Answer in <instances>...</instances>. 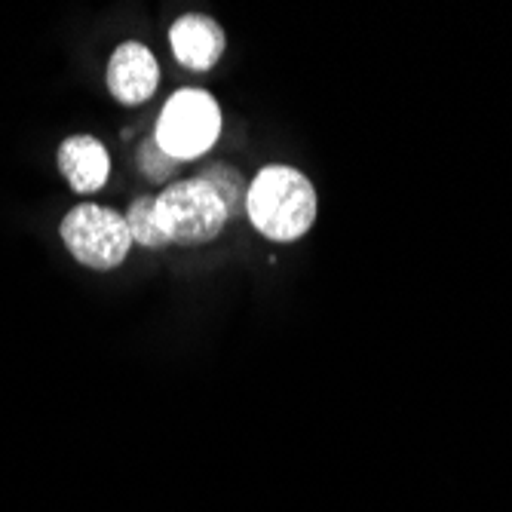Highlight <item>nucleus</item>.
Here are the masks:
<instances>
[{
    "mask_svg": "<svg viewBox=\"0 0 512 512\" xmlns=\"http://www.w3.org/2000/svg\"><path fill=\"white\" fill-rule=\"evenodd\" d=\"M178 160H172L154 138H148V142L138 148V169H142L151 181H169L172 172H175Z\"/></svg>",
    "mask_w": 512,
    "mask_h": 512,
    "instance_id": "9d476101",
    "label": "nucleus"
},
{
    "mask_svg": "<svg viewBox=\"0 0 512 512\" xmlns=\"http://www.w3.org/2000/svg\"><path fill=\"white\" fill-rule=\"evenodd\" d=\"M200 178H203V181L209 184V188L221 197V203H224V209H227V218H230V215H237V212H243L246 197H249V188H246V181H243V175H240L237 169H230V166L218 163V166L206 169Z\"/></svg>",
    "mask_w": 512,
    "mask_h": 512,
    "instance_id": "1a4fd4ad",
    "label": "nucleus"
},
{
    "mask_svg": "<svg viewBox=\"0 0 512 512\" xmlns=\"http://www.w3.org/2000/svg\"><path fill=\"white\" fill-rule=\"evenodd\" d=\"M62 243L65 249L92 270H114L126 261L132 237L126 218L108 206L80 203L62 218Z\"/></svg>",
    "mask_w": 512,
    "mask_h": 512,
    "instance_id": "20e7f679",
    "label": "nucleus"
},
{
    "mask_svg": "<svg viewBox=\"0 0 512 512\" xmlns=\"http://www.w3.org/2000/svg\"><path fill=\"white\" fill-rule=\"evenodd\" d=\"M154 212L163 234L175 246H203L215 240L227 224V209L221 197L203 178L169 184L154 200Z\"/></svg>",
    "mask_w": 512,
    "mask_h": 512,
    "instance_id": "f03ea898",
    "label": "nucleus"
},
{
    "mask_svg": "<svg viewBox=\"0 0 512 512\" xmlns=\"http://www.w3.org/2000/svg\"><path fill=\"white\" fill-rule=\"evenodd\" d=\"M108 89L120 105H142L160 86V65L148 46L126 40L120 43L108 62Z\"/></svg>",
    "mask_w": 512,
    "mask_h": 512,
    "instance_id": "39448f33",
    "label": "nucleus"
},
{
    "mask_svg": "<svg viewBox=\"0 0 512 512\" xmlns=\"http://www.w3.org/2000/svg\"><path fill=\"white\" fill-rule=\"evenodd\" d=\"M126 227H129V237L132 243L138 246H145V249H169L172 240L163 234V227L157 221V212H154V200L151 197H142V200H135L126 212Z\"/></svg>",
    "mask_w": 512,
    "mask_h": 512,
    "instance_id": "6e6552de",
    "label": "nucleus"
},
{
    "mask_svg": "<svg viewBox=\"0 0 512 512\" xmlns=\"http://www.w3.org/2000/svg\"><path fill=\"white\" fill-rule=\"evenodd\" d=\"M169 43L175 59L191 71H209L224 56L227 37L221 25L206 13H188L169 28Z\"/></svg>",
    "mask_w": 512,
    "mask_h": 512,
    "instance_id": "423d86ee",
    "label": "nucleus"
},
{
    "mask_svg": "<svg viewBox=\"0 0 512 512\" xmlns=\"http://www.w3.org/2000/svg\"><path fill=\"white\" fill-rule=\"evenodd\" d=\"M316 209L319 203L310 178L292 166H267L249 184L246 212L255 230L267 240H301L316 221Z\"/></svg>",
    "mask_w": 512,
    "mask_h": 512,
    "instance_id": "f257e3e1",
    "label": "nucleus"
},
{
    "mask_svg": "<svg viewBox=\"0 0 512 512\" xmlns=\"http://www.w3.org/2000/svg\"><path fill=\"white\" fill-rule=\"evenodd\" d=\"M221 135V108L203 89H178L166 102L154 142L172 160H194L206 154Z\"/></svg>",
    "mask_w": 512,
    "mask_h": 512,
    "instance_id": "7ed1b4c3",
    "label": "nucleus"
},
{
    "mask_svg": "<svg viewBox=\"0 0 512 512\" xmlns=\"http://www.w3.org/2000/svg\"><path fill=\"white\" fill-rule=\"evenodd\" d=\"M59 172L65 175L68 188L77 194H96L105 188L111 157L96 135H71L56 151Z\"/></svg>",
    "mask_w": 512,
    "mask_h": 512,
    "instance_id": "0eeeda50",
    "label": "nucleus"
}]
</instances>
